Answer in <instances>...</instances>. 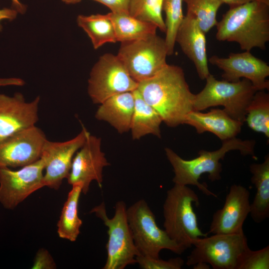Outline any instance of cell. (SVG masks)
Segmentation results:
<instances>
[{"instance_id":"19","label":"cell","mask_w":269,"mask_h":269,"mask_svg":"<svg viewBox=\"0 0 269 269\" xmlns=\"http://www.w3.org/2000/svg\"><path fill=\"white\" fill-rule=\"evenodd\" d=\"M243 124L219 109H212L207 113L193 110L186 115L183 123L194 128L198 134L212 133L222 141L236 137Z\"/></svg>"},{"instance_id":"21","label":"cell","mask_w":269,"mask_h":269,"mask_svg":"<svg viewBox=\"0 0 269 269\" xmlns=\"http://www.w3.org/2000/svg\"><path fill=\"white\" fill-rule=\"evenodd\" d=\"M252 174L251 182L256 188V193L250 205V214L256 223L263 222L269 217V155L264 162L250 165Z\"/></svg>"},{"instance_id":"33","label":"cell","mask_w":269,"mask_h":269,"mask_svg":"<svg viewBox=\"0 0 269 269\" xmlns=\"http://www.w3.org/2000/svg\"><path fill=\"white\" fill-rule=\"evenodd\" d=\"M100 2L107 7L111 12L116 13H129V5L131 0H93Z\"/></svg>"},{"instance_id":"2","label":"cell","mask_w":269,"mask_h":269,"mask_svg":"<svg viewBox=\"0 0 269 269\" xmlns=\"http://www.w3.org/2000/svg\"><path fill=\"white\" fill-rule=\"evenodd\" d=\"M216 26L219 41L236 42L245 51L264 50L269 41V2L253 0L230 7Z\"/></svg>"},{"instance_id":"31","label":"cell","mask_w":269,"mask_h":269,"mask_svg":"<svg viewBox=\"0 0 269 269\" xmlns=\"http://www.w3.org/2000/svg\"><path fill=\"white\" fill-rule=\"evenodd\" d=\"M136 263L142 269H180L185 262L180 257L167 261L139 255L136 257Z\"/></svg>"},{"instance_id":"17","label":"cell","mask_w":269,"mask_h":269,"mask_svg":"<svg viewBox=\"0 0 269 269\" xmlns=\"http://www.w3.org/2000/svg\"><path fill=\"white\" fill-rule=\"evenodd\" d=\"M40 100L37 96L28 102L20 93L12 97L0 94V140L35 126Z\"/></svg>"},{"instance_id":"23","label":"cell","mask_w":269,"mask_h":269,"mask_svg":"<svg viewBox=\"0 0 269 269\" xmlns=\"http://www.w3.org/2000/svg\"><path fill=\"white\" fill-rule=\"evenodd\" d=\"M117 41L121 42L146 38L156 34L154 24L138 19L129 13H108Z\"/></svg>"},{"instance_id":"36","label":"cell","mask_w":269,"mask_h":269,"mask_svg":"<svg viewBox=\"0 0 269 269\" xmlns=\"http://www.w3.org/2000/svg\"><path fill=\"white\" fill-rule=\"evenodd\" d=\"M13 6L17 12L23 13L26 10V6L21 3L19 0H11Z\"/></svg>"},{"instance_id":"29","label":"cell","mask_w":269,"mask_h":269,"mask_svg":"<svg viewBox=\"0 0 269 269\" xmlns=\"http://www.w3.org/2000/svg\"><path fill=\"white\" fill-rule=\"evenodd\" d=\"M183 0H163L162 11L165 14L164 20L166 36L164 38L167 55L174 52L176 33L184 18L182 12Z\"/></svg>"},{"instance_id":"5","label":"cell","mask_w":269,"mask_h":269,"mask_svg":"<svg viewBox=\"0 0 269 269\" xmlns=\"http://www.w3.org/2000/svg\"><path fill=\"white\" fill-rule=\"evenodd\" d=\"M204 88L195 94L193 110L201 111L211 107L223 106L232 119L245 122L246 110L258 91L250 81L243 78L235 82L218 80L210 74Z\"/></svg>"},{"instance_id":"34","label":"cell","mask_w":269,"mask_h":269,"mask_svg":"<svg viewBox=\"0 0 269 269\" xmlns=\"http://www.w3.org/2000/svg\"><path fill=\"white\" fill-rule=\"evenodd\" d=\"M17 13V11L14 9L4 8L0 9V31L2 29L0 21L3 19L13 20L16 17Z\"/></svg>"},{"instance_id":"37","label":"cell","mask_w":269,"mask_h":269,"mask_svg":"<svg viewBox=\"0 0 269 269\" xmlns=\"http://www.w3.org/2000/svg\"><path fill=\"white\" fill-rule=\"evenodd\" d=\"M193 266L194 269H209L210 268L208 264L203 262L198 263Z\"/></svg>"},{"instance_id":"10","label":"cell","mask_w":269,"mask_h":269,"mask_svg":"<svg viewBox=\"0 0 269 269\" xmlns=\"http://www.w3.org/2000/svg\"><path fill=\"white\" fill-rule=\"evenodd\" d=\"M88 93L94 104H102L110 97L137 89L138 84L129 74L117 55L101 56L92 67Z\"/></svg>"},{"instance_id":"12","label":"cell","mask_w":269,"mask_h":269,"mask_svg":"<svg viewBox=\"0 0 269 269\" xmlns=\"http://www.w3.org/2000/svg\"><path fill=\"white\" fill-rule=\"evenodd\" d=\"M89 132L83 126L81 132L65 141H52L46 139L42 146L40 158L44 163L45 186L57 190L69 174L73 158L83 145Z\"/></svg>"},{"instance_id":"8","label":"cell","mask_w":269,"mask_h":269,"mask_svg":"<svg viewBox=\"0 0 269 269\" xmlns=\"http://www.w3.org/2000/svg\"><path fill=\"white\" fill-rule=\"evenodd\" d=\"M117 55L137 83L153 77L167 64L165 39L156 34L121 42Z\"/></svg>"},{"instance_id":"38","label":"cell","mask_w":269,"mask_h":269,"mask_svg":"<svg viewBox=\"0 0 269 269\" xmlns=\"http://www.w3.org/2000/svg\"><path fill=\"white\" fill-rule=\"evenodd\" d=\"M62 1L67 4H75L80 2L81 0H62Z\"/></svg>"},{"instance_id":"7","label":"cell","mask_w":269,"mask_h":269,"mask_svg":"<svg viewBox=\"0 0 269 269\" xmlns=\"http://www.w3.org/2000/svg\"><path fill=\"white\" fill-rule=\"evenodd\" d=\"M127 215L139 255L159 258L163 249L178 255L186 250L157 226L155 216L144 200H138L127 208Z\"/></svg>"},{"instance_id":"4","label":"cell","mask_w":269,"mask_h":269,"mask_svg":"<svg viewBox=\"0 0 269 269\" xmlns=\"http://www.w3.org/2000/svg\"><path fill=\"white\" fill-rule=\"evenodd\" d=\"M200 204L197 194L186 185L174 184L167 191L163 205V226L168 236L186 250L194 240L206 237L200 229L193 204Z\"/></svg>"},{"instance_id":"3","label":"cell","mask_w":269,"mask_h":269,"mask_svg":"<svg viewBox=\"0 0 269 269\" xmlns=\"http://www.w3.org/2000/svg\"><path fill=\"white\" fill-rule=\"evenodd\" d=\"M255 143L254 140H243L235 137L223 140L221 147L216 150H200L198 157L190 160L181 158L171 149L166 147V156L174 173L172 181L178 185L196 186L206 195L217 197L206 184L199 182L201 175L208 173L211 181L220 180L222 166L220 160L223 159L226 153L231 150H238L242 155H249L257 159L254 152Z\"/></svg>"},{"instance_id":"9","label":"cell","mask_w":269,"mask_h":269,"mask_svg":"<svg viewBox=\"0 0 269 269\" xmlns=\"http://www.w3.org/2000/svg\"><path fill=\"white\" fill-rule=\"evenodd\" d=\"M194 249L186 265L208 264L214 269H237L241 255L249 247L244 233L215 234L198 238L192 243Z\"/></svg>"},{"instance_id":"13","label":"cell","mask_w":269,"mask_h":269,"mask_svg":"<svg viewBox=\"0 0 269 269\" xmlns=\"http://www.w3.org/2000/svg\"><path fill=\"white\" fill-rule=\"evenodd\" d=\"M101 138L89 132L83 145L73 158L67 178L68 183L71 185L80 184L84 194L88 193L93 180L102 188L103 169L110 165L101 150Z\"/></svg>"},{"instance_id":"30","label":"cell","mask_w":269,"mask_h":269,"mask_svg":"<svg viewBox=\"0 0 269 269\" xmlns=\"http://www.w3.org/2000/svg\"><path fill=\"white\" fill-rule=\"evenodd\" d=\"M269 246L257 251L248 247L239 260L237 269H269Z\"/></svg>"},{"instance_id":"26","label":"cell","mask_w":269,"mask_h":269,"mask_svg":"<svg viewBox=\"0 0 269 269\" xmlns=\"http://www.w3.org/2000/svg\"><path fill=\"white\" fill-rule=\"evenodd\" d=\"M249 127L269 138V94L257 91L246 110L245 117Z\"/></svg>"},{"instance_id":"1","label":"cell","mask_w":269,"mask_h":269,"mask_svg":"<svg viewBox=\"0 0 269 269\" xmlns=\"http://www.w3.org/2000/svg\"><path fill=\"white\" fill-rule=\"evenodd\" d=\"M137 90L169 127L183 124L186 115L193 110L195 94L179 66L167 64L153 77L139 82Z\"/></svg>"},{"instance_id":"28","label":"cell","mask_w":269,"mask_h":269,"mask_svg":"<svg viewBox=\"0 0 269 269\" xmlns=\"http://www.w3.org/2000/svg\"><path fill=\"white\" fill-rule=\"evenodd\" d=\"M163 0H131L129 14L138 19L152 23L162 32L166 26L162 12Z\"/></svg>"},{"instance_id":"24","label":"cell","mask_w":269,"mask_h":269,"mask_svg":"<svg viewBox=\"0 0 269 269\" xmlns=\"http://www.w3.org/2000/svg\"><path fill=\"white\" fill-rule=\"evenodd\" d=\"M72 186L57 226V233L60 238L75 242L80 234L82 225V221L78 216V205L82 186L80 184Z\"/></svg>"},{"instance_id":"16","label":"cell","mask_w":269,"mask_h":269,"mask_svg":"<svg viewBox=\"0 0 269 269\" xmlns=\"http://www.w3.org/2000/svg\"><path fill=\"white\" fill-rule=\"evenodd\" d=\"M250 192L244 186L233 184L226 195L221 209L213 214L208 233L240 234L250 212Z\"/></svg>"},{"instance_id":"25","label":"cell","mask_w":269,"mask_h":269,"mask_svg":"<svg viewBox=\"0 0 269 269\" xmlns=\"http://www.w3.org/2000/svg\"><path fill=\"white\" fill-rule=\"evenodd\" d=\"M77 23L87 34L95 49L107 43L117 42L114 26L108 13L80 14L77 17Z\"/></svg>"},{"instance_id":"27","label":"cell","mask_w":269,"mask_h":269,"mask_svg":"<svg viewBox=\"0 0 269 269\" xmlns=\"http://www.w3.org/2000/svg\"><path fill=\"white\" fill-rule=\"evenodd\" d=\"M187 5V13L197 21L205 33L208 32L217 23L218 9L223 3L220 0H183Z\"/></svg>"},{"instance_id":"6","label":"cell","mask_w":269,"mask_h":269,"mask_svg":"<svg viewBox=\"0 0 269 269\" xmlns=\"http://www.w3.org/2000/svg\"><path fill=\"white\" fill-rule=\"evenodd\" d=\"M127 207L123 201L117 202L112 218L107 216L104 202L93 208L91 212L100 218L107 227L108 241L106 245L107 258L103 269H124L136 263L139 254L134 245L130 228Z\"/></svg>"},{"instance_id":"11","label":"cell","mask_w":269,"mask_h":269,"mask_svg":"<svg viewBox=\"0 0 269 269\" xmlns=\"http://www.w3.org/2000/svg\"><path fill=\"white\" fill-rule=\"evenodd\" d=\"M44 163L41 158L17 170L0 167V204L14 209L32 193L44 187Z\"/></svg>"},{"instance_id":"18","label":"cell","mask_w":269,"mask_h":269,"mask_svg":"<svg viewBox=\"0 0 269 269\" xmlns=\"http://www.w3.org/2000/svg\"><path fill=\"white\" fill-rule=\"evenodd\" d=\"M183 52L193 63L199 77L205 79L210 74L206 52L205 33L196 20L186 13L179 27L175 38Z\"/></svg>"},{"instance_id":"22","label":"cell","mask_w":269,"mask_h":269,"mask_svg":"<svg viewBox=\"0 0 269 269\" xmlns=\"http://www.w3.org/2000/svg\"><path fill=\"white\" fill-rule=\"evenodd\" d=\"M134 107L130 130L133 139L151 134L161 137L160 126L162 122L158 112L142 98L137 89L133 91Z\"/></svg>"},{"instance_id":"32","label":"cell","mask_w":269,"mask_h":269,"mask_svg":"<svg viewBox=\"0 0 269 269\" xmlns=\"http://www.w3.org/2000/svg\"><path fill=\"white\" fill-rule=\"evenodd\" d=\"M56 268V265L48 251L43 248L39 249L35 257L32 269H53Z\"/></svg>"},{"instance_id":"35","label":"cell","mask_w":269,"mask_h":269,"mask_svg":"<svg viewBox=\"0 0 269 269\" xmlns=\"http://www.w3.org/2000/svg\"><path fill=\"white\" fill-rule=\"evenodd\" d=\"M223 3L228 4L230 7L241 5L253 0H260L269 2V0H220Z\"/></svg>"},{"instance_id":"14","label":"cell","mask_w":269,"mask_h":269,"mask_svg":"<svg viewBox=\"0 0 269 269\" xmlns=\"http://www.w3.org/2000/svg\"><path fill=\"white\" fill-rule=\"evenodd\" d=\"M208 61L223 71L224 80L235 82L243 78L250 81L258 91L269 89V81L266 79L269 76V66L251 51L231 52L227 57L213 55Z\"/></svg>"},{"instance_id":"15","label":"cell","mask_w":269,"mask_h":269,"mask_svg":"<svg viewBox=\"0 0 269 269\" xmlns=\"http://www.w3.org/2000/svg\"><path fill=\"white\" fill-rule=\"evenodd\" d=\"M46 139L34 126L0 139V167H22L36 161Z\"/></svg>"},{"instance_id":"20","label":"cell","mask_w":269,"mask_h":269,"mask_svg":"<svg viewBox=\"0 0 269 269\" xmlns=\"http://www.w3.org/2000/svg\"><path fill=\"white\" fill-rule=\"evenodd\" d=\"M134 101L133 91L113 95L100 104L95 118L108 122L120 134L127 132L130 130Z\"/></svg>"}]
</instances>
